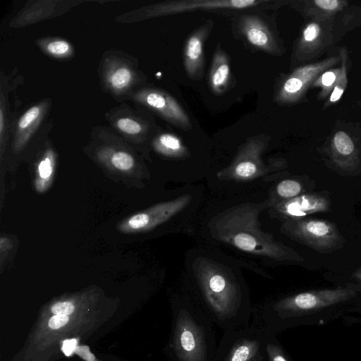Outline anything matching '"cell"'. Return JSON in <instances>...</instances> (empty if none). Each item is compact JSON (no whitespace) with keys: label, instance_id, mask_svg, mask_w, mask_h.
Returning <instances> with one entry per match:
<instances>
[{"label":"cell","instance_id":"obj_6","mask_svg":"<svg viewBox=\"0 0 361 361\" xmlns=\"http://www.w3.org/2000/svg\"><path fill=\"white\" fill-rule=\"evenodd\" d=\"M270 336L253 323L226 330L214 361H252L263 351Z\"/></svg>","mask_w":361,"mask_h":361},{"label":"cell","instance_id":"obj_1","mask_svg":"<svg viewBox=\"0 0 361 361\" xmlns=\"http://www.w3.org/2000/svg\"><path fill=\"white\" fill-rule=\"evenodd\" d=\"M198 300L195 302L220 328L233 329L250 324L252 307L241 285L214 262H199L196 271Z\"/></svg>","mask_w":361,"mask_h":361},{"label":"cell","instance_id":"obj_27","mask_svg":"<svg viewBox=\"0 0 361 361\" xmlns=\"http://www.w3.org/2000/svg\"><path fill=\"white\" fill-rule=\"evenodd\" d=\"M109 161L115 169L123 172L130 171L135 166L133 157L125 151H116L112 153Z\"/></svg>","mask_w":361,"mask_h":361},{"label":"cell","instance_id":"obj_21","mask_svg":"<svg viewBox=\"0 0 361 361\" xmlns=\"http://www.w3.org/2000/svg\"><path fill=\"white\" fill-rule=\"evenodd\" d=\"M153 146L157 152L169 157H183L188 153L181 140L172 133L160 134L154 139Z\"/></svg>","mask_w":361,"mask_h":361},{"label":"cell","instance_id":"obj_7","mask_svg":"<svg viewBox=\"0 0 361 361\" xmlns=\"http://www.w3.org/2000/svg\"><path fill=\"white\" fill-rule=\"evenodd\" d=\"M338 62L339 56H331L295 69L281 82L276 90L275 101L281 105L298 102L316 78Z\"/></svg>","mask_w":361,"mask_h":361},{"label":"cell","instance_id":"obj_20","mask_svg":"<svg viewBox=\"0 0 361 361\" xmlns=\"http://www.w3.org/2000/svg\"><path fill=\"white\" fill-rule=\"evenodd\" d=\"M56 156L51 149L47 150L39 161L34 181L35 190L42 193L51 185L55 171Z\"/></svg>","mask_w":361,"mask_h":361},{"label":"cell","instance_id":"obj_13","mask_svg":"<svg viewBox=\"0 0 361 361\" xmlns=\"http://www.w3.org/2000/svg\"><path fill=\"white\" fill-rule=\"evenodd\" d=\"M238 30L246 42L264 52L281 55L282 49L267 23L259 16L244 14L238 20Z\"/></svg>","mask_w":361,"mask_h":361},{"label":"cell","instance_id":"obj_33","mask_svg":"<svg viewBox=\"0 0 361 361\" xmlns=\"http://www.w3.org/2000/svg\"><path fill=\"white\" fill-rule=\"evenodd\" d=\"M3 125H4V115L3 111L1 110L0 111V133H2L3 130Z\"/></svg>","mask_w":361,"mask_h":361},{"label":"cell","instance_id":"obj_28","mask_svg":"<svg viewBox=\"0 0 361 361\" xmlns=\"http://www.w3.org/2000/svg\"><path fill=\"white\" fill-rule=\"evenodd\" d=\"M264 350L268 361H290L278 342L276 336H270L266 341Z\"/></svg>","mask_w":361,"mask_h":361},{"label":"cell","instance_id":"obj_30","mask_svg":"<svg viewBox=\"0 0 361 361\" xmlns=\"http://www.w3.org/2000/svg\"><path fill=\"white\" fill-rule=\"evenodd\" d=\"M117 128L126 134L135 135L142 130V126L135 119L130 118H121L116 121Z\"/></svg>","mask_w":361,"mask_h":361},{"label":"cell","instance_id":"obj_4","mask_svg":"<svg viewBox=\"0 0 361 361\" xmlns=\"http://www.w3.org/2000/svg\"><path fill=\"white\" fill-rule=\"evenodd\" d=\"M356 295L349 288L298 293L252 307V323L269 336H276L290 320L346 301Z\"/></svg>","mask_w":361,"mask_h":361},{"label":"cell","instance_id":"obj_11","mask_svg":"<svg viewBox=\"0 0 361 361\" xmlns=\"http://www.w3.org/2000/svg\"><path fill=\"white\" fill-rule=\"evenodd\" d=\"M333 21L310 20L303 27L294 49L293 57L305 62L318 56L333 42Z\"/></svg>","mask_w":361,"mask_h":361},{"label":"cell","instance_id":"obj_18","mask_svg":"<svg viewBox=\"0 0 361 361\" xmlns=\"http://www.w3.org/2000/svg\"><path fill=\"white\" fill-rule=\"evenodd\" d=\"M231 78L230 62L228 55L220 44L216 47L209 75V83L216 94H222L228 88Z\"/></svg>","mask_w":361,"mask_h":361},{"label":"cell","instance_id":"obj_2","mask_svg":"<svg viewBox=\"0 0 361 361\" xmlns=\"http://www.w3.org/2000/svg\"><path fill=\"white\" fill-rule=\"evenodd\" d=\"M259 210L254 204H243L219 214L213 223L215 238L245 252L281 262H303L301 255L261 231Z\"/></svg>","mask_w":361,"mask_h":361},{"label":"cell","instance_id":"obj_10","mask_svg":"<svg viewBox=\"0 0 361 361\" xmlns=\"http://www.w3.org/2000/svg\"><path fill=\"white\" fill-rule=\"evenodd\" d=\"M190 200L191 196L186 194L156 204L124 219L118 225L117 229L128 234L150 231L179 213Z\"/></svg>","mask_w":361,"mask_h":361},{"label":"cell","instance_id":"obj_31","mask_svg":"<svg viewBox=\"0 0 361 361\" xmlns=\"http://www.w3.org/2000/svg\"><path fill=\"white\" fill-rule=\"evenodd\" d=\"M252 361H268L267 354L264 348L262 353H260Z\"/></svg>","mask_w":361,"mask_h":361},{"label":"cell","instance_id":"obj_24","mask_svg":"<svg viewBox=\"0 0 361 361\" xmlns=\"http://www.w3.org/2000/svg\"><path fill=\"white\" fill-rule=\"evenodd\" d=\"M341 63V73L337 79L336 85L330 94L329 99L324 105V108L338 102L342 97L348 84V54L345 48L343 47L339 51Z\"/></svg>","mask_w":361,"mask_h":361},{"label":"cell","instance_id":"obj_8","mask_svg":"<svg viewBox=\"0 0 361 361\" xmlns=\"http://www.w3.org/2000/svg\"><path fill=\"white\" fill-rule=\"evenodd\" d=\"M267 0H182L165 1L145 8L144 17H156L196 11H240L256 7H268Z\"/></svg>","mask_w":361,"mask_h":361},{"label":"cell","instance_id":"obj_29","mask_svg":"<svg viewBox=\"0 0 361 361\" xmlns=\"http://www.w3.org/2000/svg\"><path fill=\"white\" fill-rule=\"evenodd\" d=\"M45 49L51 56L63 57L71 52V47L66 40L56 39L47 43Z\"/></svg>","mask_w":361,"mask_h":361},{"label":"cell","instance_id":"obj_19","mask_svg":"<svg viewBox=\"0 0 361 361\" xmlns=\"http://www.w3.org/2000/svg\"><path fill=\"white\" fill-rule=\"evenodd\" d=\"M44 107L36 105L29 109L20 118L18 123L17 138L15 142V149L18 150L27 142L33 130L43 115Z\"/></svg>","mask_w":361,"mask_h":361},{"label":"cell","instance_id":"obj_16","mask_svg":"<svg viewBox=\"0 0 361 361\" xmlns=\"http://www.w3.org/2000/svg\"><path fill=\"white\" fill-rule=\"evenodd\" d=\"M329 157L334 166L344 172H353L358 166L356 145L345 131L339 130L332 136L329 148Z\"/></svg>","mask_w":361,"mask_h":361},{"label":"cell","instance_id":"obj_32","mask_svg":"<svg viewBox=\"0 0 361 361\" xmlns=\"http://www.w3.org/2000/svg\"><path fill=\"white\" fill-rule=\"evenodd\" d=\"M353 277L361 282V267L358 268L353 273Z\"/></svg>","mask_w":361,"mask_h":361},{"label":"cell","instance_id":"obj_14","mask_svg":"<svg viewBox=\"0 0 361 361\" xmlns=\"http://www.w3.org/2000/svg\"><path fill=\"white\" fill-rule=\"evenodd\" d=\"M138 99L172 125L185 130L192 128L189 116L180 104L168 93L159 90L149 89L142 91Z\"/></svg>","mask_w":361,"mask_h":361},{"label":"cell","instance_id":"obj_5","mask_svg":"<svg viewBox=\"0 0 361 361\" xmlns=\"http://www.w3.org/2000/svg\"><path fill=\"white\" fill-rule=\"evenodd\" d=\"M281 231L295 241L322 253L343 247L346 240L334 222L303 218L283 221Z\"/></svg>","mask_w":361,"mask_h":361},{"label":"cell","instance_id":"obj_26","mask_svg":"<svg viewBox=\"0 0 361 361\" xmlns=\"http://www.w3.org/2000/svg\"><path fill=\"white\" fill-rule=\"evenodd\" d=\"M133 78L131 71L126 66L112 70L107 78L108 82L114 90H123L129 86Z\"/></svg>","mask_w":361,"mask_h":361},{"label":"cell","instance_id":"obj_3","mask_svg":"<svg viewBox=\"0 0 361 361\" xmlns=\"http://www.w3.org/2000/svg\"><path fill=\"white\" fill-rule=\"evenodd\" d=\"M216 349L212 320L192 300H176L166 350L169 361H214Z\"/></svg>","mask_w":361,"mask_h":361},{"label":"cell","instance_id":"obj_17","mask_svg":"<svg viewBox=\"0 0 361 361\" xmlns=\"http://www.w3.org/2000/svg\"><path fill=\"white\" fill-rule=\"evenodd\" d=\"M292 6L311 20L333 21V18L341 12L348 4L343 0H305L290 2Z\"/></svg>","mask_w":361,"mask_h":361},{"label":"cell","instance_id":"obj_12","mask_svg":"<svg viewBox=\"0 0 361 361\" xmlns=\"http://www.w3.org/2000/svg\"><path fill=\"white\" fill-rule=\"evenodd\" d=\"M331 204L328 192H311L290 200L277 202L274 211L285 221L303 219L312 214L329 212Z\"/></svg>","mask_w":361,"mask_h":361},{"label":"cell","instance_id":"obj_9","mask_svg":"<svg viewBox=\"0 0 361 361\" xmlns=\"http://www.w3.org/2000/svg\"><path fill=\"white\" fill-rule=\"evenodd\" d=\"M270 137L259 135L248 138L241 146L231 164L219 172V177L248 180L262 175L267 170L261 155L267 148Z\"/></svg>","mask_w":361,"mask_h":361},{"label":"cell","instance_id":"obj_23","mask_svg":"<svg viewBox=\"0 0 361 361\" xmlns=\"http://www.w3.org/2000/svg\"><path fill=\"white\" fill-rule=\"evenodd\" d=\"M83 304L84 299H79V297L57 300L47 307L45 316H73L80 312L81 310H84L85 306Z\"/></svg>","mask_w":361,"mask_h":361},{"label":"cell","instance_id":"obj_22","mask_svg":"<svg viewBox=\"0 0 361 361\" xmlns=\"http://www.w3.org/2000/svg\"><path fill=\"white\" fill-rule=\"evenodd\" d=\"M315 187L314 182L301 180L295 178H287L280 181L276 186V192L280 201L295 198L302 194L311 192Z\"/></svg>","mask_w":361,"mask_h":361},{"label":"cell","instance_id":"obj_15","mask_svg":"<svg viewBox=\"0 0 361 361\" xmlns=\"http://www.w3.org/2000/svg\"><path fill=\"white\" fill-rule=\"evenodd\" d=\"M214 22L207 20L188 37L183 51V61L188 76L192 80H200L204 70V44L211 32Z\"/></svg>","mask_w":361,"mask_h":361},{"label":"cell","instance_id":"obj_25","mask_svg":"<svg viewBox=\"0 0 361 361\" xmlns=\"http://www.w3.org/2000/svg\"><path fill=\"white\" fill-rule=\"evenodd\" d=\"M340 73L341 67L337 68H332L323 72L316 78L312 86L321 88V92L318 94L319 99H322L330 96Z\"/></svg>","mask_w":361,"mask_h":361}]
</instances>
